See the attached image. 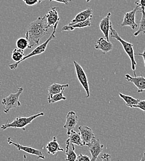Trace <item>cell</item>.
I'll use <instances>...</instances> for the list:
<instances>
[{
  "mask_svg": "<svg viewBox=\"0 0 145 161\" xmlns=\"http://www.w3.org/2000/svg\"><path fill=\"white\" fill-rule=\"evenodd\" d=\"M145 153H144V154H143V157L142 158V159H141V160L140 161H145Z\"/></svg>",
  "mask_w": 145,
  "mask_h": 161,
  "instance_id": "cell-33",
  "label": "cell"
},
{
  "mask_svg": "<svg viewBox=\"0 0 145 161\" xmlns=\"http://www.w3.org/2000/svg\"></svg>",
  "mask_w": 145,
  "mask_h": 161,
  "instance_id": "cell-38",
  "label": "cell"
},
{
  "mask_svg": "<svg viewBox=\"0 0 145 161\" xmlns=\"http://www.w3.org/2000/svg\"><path fill=\"white\" fill-rule=\"evenodd\" d=\"M24 56H25V54H24V50H20L18 48H14L11 55V58L14 61V63L10 64L9 65V68L12 70L16 69L19 65L20 61L24 58Z\"/></svg>",
  "mask_w": 145,
  "mask_h": 161,
  "instance_id": "cell-15",
  "label": "cell"
},
{
  "mask_svg": "<svg viewBox=\"0 0 145 161\" xmlns=\"http://www.w3.org/2000/svg\"><path fill=\"white\" fill-rule=\"evenodd\" d=\"M119 96L124 101L126 105L130 108H133V107L136 105L138 103V102L140 101L139 99H135L131 96L125 95L120 92L119 93Z\"/></svg>",
  "mask_w": 145,
  "mask_h": 161,
  "instance_id": "cell-21",
  "label": "cell"
},
{
  "mask_svg": "<svg viewBox=\"0 0 145 161\" xmlns=\"http://www.w3.org/2000/svg\"><path fill=\"white\" fill-rule=\"evenodd\" d=\"M90 1H91V0H86V2H87V3H88V2H89Z\"/></svg>",
  "mask_w": 145,
  "mask_h": 161,
  "instance_id": "cell-35",
  "label": "cell"
},
{
  "mask_svg": "<svg viewBox=\"0 0 145 161\" xmlns=\"http://www.w3.org/2000/svg\"></svg>",
  "mask_w": 145,
  "mask_h": 161,
  "instance_id": "cell-36",
  "label": "cell"
},
{
  "mask_svg": "<svg viewBox=\"0 0 145 161\" xmlns=\"http://www.w3.org/2000/svg\"><path fill=\"white\" fill-rule=\"evenodd\" d=\"M75 161H91L90 158L87 155H84L83 154H80L77 156Z\"/></svg>",
  "mask_w": 145,
  "mask_h": 161,
  "instance_id": "cell-26",
  "label": "cell"
},
{
  "mask_svg": "<svg viewBox=\"0 0 145 161\" xmlns=\"http://www.w3.org/2000/svg\"><path fill=\"white\" fill-rule=\"evenodd\" d=\"M73 63L75 67V70H76L78 79L86 91V98H88L90 96V89H89V84L87 80V76L82 66L78 62H76V61H73Z\"/></svg>",
  "mask_w": 145,
  "mask_h": 161,
  "instance_id": "cell-6",
  "label": "cell"
},
{
  "mask_svg": "<svg viewBox=\"0 0 145 161\" xmlns=\"http://www.w3.org/2000/svg\"><path fill=\"white\" fill-rule=\"evenodd\" d=\"M126 80L133 83L135 86L137 87V92L140 93L143 91H145V78L143 76L132 77L129 74L125 75Z\"/></svg>",
  "mask_w": 145,
  "mask_h": 161,
  "instance_id": "cell-12",
  "label": "cell"
},
{
  "mask_svg": "<svg viewBox=\"0 0 145 161\" xmlns=\"http://www.w3.org/2000/svg\"><path fill=\"white\" fill-rule=\"evenodd\" d=\"M86 146H87L88 149L91 154V161H96L98 156L103 151L104 144L101 143L98 139L95 138Z\"/></svg>",
  "mask_w": 145,
  "mask_h": 161,
  "instance_id": "cell-7",
  "label": "cell"
},
{
  "mask_svg": "<svg viewBox=\"0 0 145 161\" xmlns=\"http://www.w3.org/2000/svg\"><path fill=\"white\" fill-rule=\"evenodd\" d=\"M26 158H27L26 155H24V161H26Z\"/></svg>",
  "mask_w": 145,
  "mask_h": 161,
  "instance_id": "cell-34",
  "label": "cell"
},
{
  "mask_svg": "<svg viewBox=\"0 0 145 161\" xmlns=\"http://www.w3.org/2000/svg\"><path fill=\"white\" fill-rule=\"evenodd\" d=\"M91 20V18H89L85 21L78 22L72 25H66L63 27L62 30L63 31H73L76 28H84V27H89L92 24Z\"/></svg>",
  "mask_w": 145,
  "mask_h": 161,
  "instance_id": "cell-20",
  "label": "cell"
},
{
  "mask_svg": "<svg viewBox=\"0 0 145 161\" xmlns=\"http://www.w3.org/2000/svg\"><path fill=\"white\" fill-rule=\"evenodd\" d=\"M100 161H111V156L108 153H105L101 157Z\"/></svg>",
  "mask_w": 145,
  "mask_h": 161,
  "instance_id": "cell-30",
  "label": "cell"
},
{
  "mask_svg": "<svg viewBox=\"0 0 145 161\" xmlns=\"http://www.w3.org/2000/svg\"></svg>",
  "mask_w": 145,
  "mask_h": 161,
  "instance_id": "cell-37",
  "label": "cell"
},
{
  "mask_svg": "<svg viewBox=\"0 0 145 161\" xmlns=\"http://www.w3.org/2000/svg\"><path fill=\"white\" fill-rule=\"evenodd\" d=\"M8 143L10 145H13L14 146H15L19 151H24L29 154H32V155H34L36 156L37 157L38 159H44L45 158L43 153L42 151L41 150L37 149L36 148L31 147V146H23L21 145V144L18 143V142H16L14 141H13L11 140V138H8L7 139Z\"/></svg>",
  "mask_w": 145,
  "mask_h": 161,
  "instance_id": "cell-5",
  "label": "cell"
},
{
  "mask_svg": "<svg viewBox=\"0 0 145 161\" xmlns=\"http://www.w3.org/2000/svg\"><path fill=\"white\" fill-rule=\"evenodd\" d=\"M27 6H34L38 3H41L42 0H22Z\"/></svg>",
  "mask_w": 145,
  "mask_h": 161,
  "instance_id": "cell-27",
  "label": "cell"
},
{
  "mask_svg": "<svg viewBox=\"0 0 145 161\" xmlns=\"http://www.w3.org/2000/svg\"><path fill=\"white\" fill-rule=\"evenodd\" d=\"M94 48L96 49L101 50L105 54L111 51L113 49L114 46L110 42L107 41L104 37H101L97 41L96 44L94 45Z\"/></svg>",
  "mask_w": 145,
  "mask_h": 161,
  "instance_id": "cell-16",
  "label": "cell"
},
{
  "mask_svg": "<svg viewBox=\"0 0 145 161\" xmlns=\"http://www.w3.org/2000/svg\"><path fill=\"white\" fill-rule=\"evenodd\" d=\"M16 46L18 48L24 51V50L28 48L29 42L26 38H20L16 42Z\"/></svg>",
  "mask_w": 145,
  "mask_h": 161,
  "instance_id": "cell-25",
  "label": "cell"
},
{
  "mask_svg": "<svg viewBox=\"0 0 145 161\" xmlns=\"http://www.w3.org/2000/svg\"><path fill=\"white\" fill-rule=\"evenodd\" d=\"M110 36L111 37L115 39L116 40H118L119 42H120V43L122 44L124 49L125 52H126V53L128 55L129 58L131 60V69L133 71V73L135 75V76H137L136 75V72H135V69H136V64H137V62L135 60V53H134V50H133V45L130 42H128L125 40H123L118 34L117 32L113 28L112 25H110Z\"/></svg>",
  "mask_w": 145,
  "mask_h": 161,
  "instance_id": "cell-2",
  "label": "cell"
},
{
  "mask_svg": "<svg viewBox=\"0 0 145 161\" xmlns=\"http://www.w3.org/2000/svg\"><path fill=\"white\" fill-rule=\"evenodd\" d=\"M69 84H58V83H53L51 84L47 89L48 90V96H52L53 94H59L63 90H64L65 88L68 87Z\"/></svg>",
  "mask_w": 145,
  "mask_h": 161,
  "instance_id": "cell-19",
  "label": "cell"
},
{
  "mask_svg": "<svg viewBox=\"0 0 145 161\" xmlns=\"http://www.w3.org/2000/svg\"><path fill=\"white\" fill-rule=\"evenodd\" d=\"M138 12H141L142 14V18L140 20V27L138 30L134 33L135 36H138L140 34H145V9H140Z\"/></svg>",
  "mask_w": 145,
  "mask_h": 161,
  "instance_id": "cell-23",
  "label": "cell"
},
{
  "mask_svg": "<svg viewBox=\"0 0 145 161\" xmlns=\"http://www.w3.org/2000/svg\"><path fill=\"white\" fill-rule=\"evenodd\" d=\"M133 108H138L145 112V100L139 101L138 103L133 107Z\"/></svg>",
  "mask_w": 145,
  "mask_h": 161,
  "instance_id": "cell-29",
  "label": "cell"
},
{
  "mask_svg": "<svg viewBox=\"0 0 145 161\" xmlns=\"http://www.w3.org/2000/svg\"><path fill=\"white\" fill-rule=\"evenodd\" d=\"M78 121V117L74 111H70L68 113L66 118V122L63 128L66 130L67 135H69L71 130H73Z\"/></svg>",
  "mask_w": 145,
  "mask_h": 161,
  "instance_id": "cell-10",
  "label": "cell"
},
{
  "mask_svg": "<svg viewBox=\"0 0 145 161\" xmlns=\"http://www.w3.org/2000/svg\"><path fill=\"white\" fill-rule=\"evenodd\" d=\"M44 115L43 112H41L32 116L25 117H17L12 122L6 123L1 125V128L2 130H5L9 128H14L22 129L23 130H25L26 126L32 123V121L37 119L39 117Z\"/></svg>",
  "mask_w": 145,
  "mask_h": 161,
  "instance_id": "cell-3",
  "label": "cell"
},
{
  "mask_svg": "<svg viewBox=\"0 0 145 161\" xmlns=\"http://www.w3.org/2000/svg\"><path fill=\"white\" fill-rule=\"evenodd\" d=\"M135 55H138V56H142L143 58V60H144V63H145V49L144 50V52L142 53H135Z\"/></svg>",
  "mask_w": 145,
  "mask_h": 161,
  "instance_id": "cell-32",
  "label": "cell"
},
{
  "mask_svg": "<svg viewBox=\"0 0 145 161\" xmlns=\"http://www.w3.org/2000/svg\"><path fill=\"white\" fill-rule=\"evenodd\" d=\"M48 154H55L59 151H63L64 149L62 148L58 142L56 136L53 138V140L48 142L45 147Z\"/></svg>",
  "mask_w": 145,
  "mask_h": 161,
  "instance_id": "cell-18",
  "label": "cell"
},
{
  "mask_svg": "<svg viewBox=\"0 0 145 161\" xmlns=\"http://www.w3.org/2000/svg\"><path fill=\"white\" fill-rule=\"evenodd\" d=\"M42 1H45V0H42ZM50 2H52V1H56V2H59V3H61L63 4H64L66 5H68L69 3L70 2L72 1V0H48Z\"/></svg>",
  "mask_w": 145,
  "mask_h": 161,
  "instance_id": "cell-31",
  "label": "cell"
},
{
  "mask_svg": "<svg viewBox=\"0 0 145 161\" xmlns=\"http://www.w3.org/2000/svg\"><path fill=\"white\" fill-rule=\"evenodd\" d=\"M92 12L93 11L91 8H87V9L84 10L83 11L80 12V13H78L76 16V17L68 24V25H72L78 22H83V21H85L89 18H92Z\"/></svg>",
  "mask_w": 145,
  "mask_h": 161,
  "instance_id": "cell-14",
  "label": "cell"
},
{
  "mask_svg": "<svg viewBox=\"0 0 145 161\" xmlns=\"http://www.w3.org/2000/svg\"><path fill=\"white\" fill-rule=\"evenodd\" d=\"M78 130L82 140L83 146L86 145L96 138L92 130L87 126H80L78 127Z\"/></svg>",
  "mask_w": 145,
  "mask_h": 161,
  "instance_id": "cell-9",
  "label": "cell"
},
{
  "mask_svg": "<svg viewBox=\"0 0 145 161\" xmlns=\"http://www.w3.org/2000/svg\"><path fill=\"white\" fill-rule=\"evenodd\" d=\"M110 16L111 13H109L105 17L101 20L99 23V28L101 32L104 34L105 39L107 41H109V32L110 27L112 24L110 21Z\"/></svg>",
  "mask_w": 145,
  "mask_h": 161,
  "instance_id": "cell-13",
  "label": "cell"
},
{
  "mask_svg": "<svg viewBox=\"0 0 145 161\" xmlns=\"http://www.w3.org/2000/svg\"><path fill=\"white\" fill-rule=\"evenodd\" d=\"M135 4L138 7V11L140 9H145V0H137L135 1Z\"/></svg>",
  "mask_w": 145,
  "mask_h": 161,
  "instance_id": "cell-28",
  "label": "cell"
},
{
  "mask_svg": "<svg viewBox=\"0 0 145 161\" xmlns=\"http://www.w3.org/2000/svg\"><path fill=\"white\" fill-rule=\"evenodd\" d=\"M137 11H138V7L136 6L135 8L132 11L125 13L123 22L121 24V27L128 26L130 27L132 30L137 29L138 27V25L135 22V13Z\"/></svg>",
  "mask_w": 145,
  "mask_h": 161,
  "instance_id": "cell-8",
  "label": "cell"
},
{
  "mask_svg": "<svg viewBox=\"0 0 145 161\" xmlns=\"http://www.w3.org/2000/svg\"><path fill=\"white\" fill-rule=\"evenodd\" d=\"M23 91V88L20 87L16 93L11 94L8 96L4 97L1 101V104L3 107V112L8 114L11 109H14L21 107L20 97Z\"/></svg>",
  "mask_w": 145,
  "mask_h": 161,
  "instance_id": "cell-4",
  "label": "cell"
},
{
  "mask_svg": "<svg viewBox=\"0 0 145 161\" xmlns=\"http://www.w3.org/2000/svg\"><path fill=\"white\" fill-rule=\"evenodd\" d=\"M50 28L45 16L39 17L36 20L31 22L25 33V38L29 42L28 48L39 45L41 39L49 34Z\"/></svg>",
  "mask_w": 145,
  "mask_h": 161,
  "instance_id": "cell-1",
  "label": "cell"
},
{
  "mask_svg": "<svg viewBox=\"0 0 145 161\" xmlns=\"http://www.w3.org/2000/svg\"><path fill=\"white\" fill-rule=\"evenodd\" d=\"M63 92H64V90H63L61 92H60L59 94H53L50 96H48L47 99H48V103H55V102H57L59 101L66 100V97L63 96Z\"/></svg>",
  "mask_w": 145,
  "mask_h": 161,
  "instance_id": "cell-24",
  "label": "cell"
},
{
  "mask_svg": "<svg viewBox=\"0 0 145 161\" xmlns=\"http://www.w3.org/2000/svg\"><path fill=\"white\" fill-rule=\"evenodd\" d=\"M75 144H72L71 147L70 148L69 146H66V153L65 154L66 155V161H75L77 156L75 151Z\"/></svg>",
  "mask_w": 145,
  "mask_h": 161,
  "instance_id": "cell-22",
  "label": "cell"
},
{
  "mask_svg": "<svg viewBox=\"0 0 145 161\" xmlns=\"http://www.w3.org/2000/svg\"><path fill=\"white\" fill-rule=\"evenodd\" d=\"M59 10L58 7L52 8L45 15L46 19L47 22L48 26L49 27H53L54 25L60 21V17L59 16Z\"/></svg>",
  "mask_w": 145,
  "mask_h": 161,
  "instance_id": "cell-11",
  "label": "cell"
},
{
  "mask_svg": "<svg viewBox=\"0 0 145 161\" xmlns=\"http://www.w3.org/2000/svg\"><path fill=\"white\" fill-rule=\"evenodd\" d=\"M68 135V138L66 141V146H69L70 144H76L78 146H83V142L80 133H77L72 130Z\"/></svg>",
  "mask_w": 145,
  "mask_h": 161,
  "instance_id": "cell-17",
  "label": "cell"
}]
</instances>
